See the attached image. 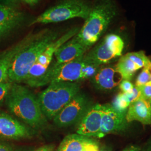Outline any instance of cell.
Segmentation results:
<instances>
[{"label": "cell", "mask_w": 151, "mask_h": 151, "mask_svg": "<svg viewBox=\"0 0 151 151\" xmlns=\"http://www.w3.org/2000/svg\"><path fill=\"white\" fill-rule=\"evenodd\" d=\"M78 82H54L39 96L38 100L45 116L53 119L55 115L80 92Z\"/></svg>", "instance_id": "5"}, {"label": "cell", "mask_w": 151, "mask_h": 151, "mask_svg": "<svg viewBox=\"0 0 151 151\" xmlns=\"http://www.w3.org/2000/svg\"><path fill=\"white\" fill-rule=\"evenodd\" d=\"M148 85H151V77H150V81L149 82H148V83H147Z\"/></svg>", "instance_id": "34"}, {"label": "cell", "mask_w": 151, "mask_h": 151, "mask_svg": "<svg viewBox=\"0 0 151 151\" xmlns=\"http://www.w3.org/2000/svg\"><path fill=\"white\" fill-rule=\"evenodd\" d=\"M91 9L84 0H62L35 18L30 25L57 23L73 18L86 20Z\"/></svg>", "instance_id": "6"}, {"label": "cell", "mask_w": 151, "mask_h": 151, "mask_svg": "<svg viewBox=\"0 0 151 151\" xmlns=\"http://www.w3.org/2000/svg\"><path fill=\"white\" fill-rule=\"evenodd\" d=\"M124 47V42L120 37L110 34L105 37L90 52L85 54V57L90 62L100 67L120 57Z\"/></svg>", "instance_id": "7"}, {"label": "cell", "mask_w": 151, "mask_h": 151, "mask_svg": "<svg viewBox=\"0 0 151 151\" xmlns=\"http://www.w3.org/2000/svg\"><path fill=\"white\" fill-rule=\"evenodd\" d=\"M88 48L81 43L76 36L63 44L54 54L58 65L68 63L86 54Z\"/></svg>", "instance_id": "15"}, {"label": "cell", "mask_w": 151, "mask_h": 151, "mask_svg": "<svg viewBox=\"0 0 151 151\" xmlns=\"http://www.w3.org/2000/svg\"><path fill=\"white\" fill-rule=\"evenodd\" d=\"M25 19L24 14L15 7L0 5V25L15 29Z\"/></svg>", "instance_id": "18"}, {"label": "cell", "mask_w": 151, "mask_h": 151, "mask_svg": "<svg viewBox=\"0 0 151 151\" xmlns=\"http://www.w3.org/2000/svg\"><path fill=\"white\" fill-rule=\"evenodd\" d=\"M30 151V150H17V151Z\"/></svg>", "instance_id": "35"}, {"label": "cell", "mask_w": 151, "mask_h": 151, "mask_svg": "<svg viewBox=\"0 0 151 151\" xmlns=\"http://www.w3.org/2000/svg\"><path fill=\"white\" fill-rule=\"evenodd\" d=\"M80 29L78 27H73L68 32H65L60 38L55 40L41 54L36 62L41 65H50L52 60L56 51L65 44L66 42L75 36L78 33Z\"/></svg>", "instance_id": "17"}, {"label": "cell", "mask_w": 151, "mask_h": 151, "mask_svg": "<svg viewBox=\"0 0 151 151\" xmlns=\"http://www.w3.org/2000/svg\"><path fill=\"white\" fill-rule=\"evenodd\" d=\"M141 98L139 88L135 87L130 92H120L111 104V106L116 111L121 113L127 114L128 109L132 103Z\"/></svg>", "instance_id": "19"}, {"label": "cell", "mask_w": 151, "mask_h": 151, "mask_svg": "<svg viewBox=\"0 0 151 151\" xmlns=\"http://www.w3.org/2000/svg\"><path fill=\"white\" fill-rule=\"evenodd\" d=\"M91 105L86 96L79 92L55 115L54 124L59 128H66L78 123Z\"/></svg>", "instance_id": "8"}, {"label": "cell", "mask_w": 151, "mask_h": 151, "mask_svg": "<svg viewBox=\"0 0 151 151\" xmlns=\"http://www.w3.org/2000/svg\"><path fill=\"white\" fill-rule=\"evenodd\" d=\"M116 14L111 0H101L92 7L82 27L76 35L81 43L90 49L108 29Z\"/></svg>", "instance_id": "4"}, {"label": "cell", "mask_w": 151, "mask_h": 151, "mask_svg": "<svg viewBox=\"0 0 151 151\" xmlns=\"http://www.w3.org/2000/svg\"><path fill=\"white\" fill-rule=\"evenodd\" d=\"M93 86L97 89L104 91H111L119 86L123 77L116 70L115 66H106L99 68L91 78Z\"/></svg>", "instance_id": "13"}, {"label": "cell", "mask_w": 151, "mask_h": 151, "mask_svg": "<svg viewBox=\"0 0 151 151\" xmlns=\"http://www.w3.org/2000/svg\"><path fill=\"white\" fill-rule=\"evenodd\" d=\"M22 1L29 5L34 6L38 4L39 0H22Z\"/></svg>", "instance_id": "32"}, {"label": "cell", "mask_w": 151, "mask_h": 151, "mask_svg": "<svg viewBox=\"0 0 151 151\" xmlns=\"http://www.w3.org/2000/svg\"><path fill=\"white\" fill-rule=\"evenodd\" d=\"M123 151H140V148L138 146H132L126 148Z\"/></svg>", "instance_id": "31"}, {"label": "cell", "mask_w": 151, "mask_h": 151, "mask_svg": "<svg viewBox=\"0 0 151 151\" xmlns=\"http://www.w3.org/2000/svg\"><path fill=\"white\" fill-rule=\"evenodd\" d=\"M37 35L29 34L19 43L0 53V83L8 80L9 70L15 56L26 47Z\"/></svg>", "instance_id": "14"}, {"label": "cell", "mask_w": 151, "mask_h": 151, "mask_svg": "<svg viewBox=\"0 0 151 151\" xmlns=\"http://www.w3.org/2000/svg\"><path fill=\"white\" fill-rule=\"evenodd\" d=\"M13 82L9 80L0 83V105L5 101L9 92L11 90Z\"/></svg>", "instance_id": "23"}, {"label": "cell", "mask_w": 151, "mask_h": 151, "mask_svg": "<svg viewBox=\"0 0 151 151\" xmlns=\"http://www.w3.org/2000/svg\"><path fill=\"white\" fill-rule=\"evenodd\" d=\"M151 62L144 51L130 52L121 56L115 68L123 80H131L137 70Z\"/></svg>", "instance_id": "10"}, {"label": "cell", "mask_w": 151, "mask_h": 151, "mask_svg": "<svg viewBox=\"0 0 151 151\" xmlns=\"http://www.w3.org/2000/svg\"><path fill=\"white\" fill-rule=\"evenodd\" d=\"M129 123L137 121L144 125L151 124V103L140 98L130 105L126 114Z\"/></svg>", "instance_id": "16"}, {"label": "cell", "mask_w": 151, "mask_h": 151, "mask_svg": "<svg viewBox=\"0 0 151 151\" xmlns=\"http://www.w3.org/2000/svg\"><path fill=\"white\" fill-rule=\"evenodd\" d=\"M54 150V146L52 145H45L39 147L38 149L34 151H53Z\"/></svg>", "instance_id": "30"}, {"label": "cell", "mask_w": 151, "mask_h": 151, "mask_svg": "<svg viewBox=\"0 0 151 151\" xmlns=\"http://www.w3.org/2000/svg\"><path fill=\"white\" fill-rule=\"evenodd\" d=\"M138 87L140 91L141 98L151 103V85L146 84Z\"/></svg>", "instance_id": "24"}, {"label": "cell", "mask_w": 151, "mask_h": 151, "mask_svg": "<svg viewBox=\"0 0 151 151\" xmlns=\"http://www.w3.org/2000/svg\"><path fill=\"white\" fill-rule=\"evenodd\" d=\"M32 135L30 128L9 114L0 113V139L17 140Z\"/></svg>", "instance_id": "12"}, {"label": "cell", "mask_w": 151, "mask_h": 151, "mask_svg": "<svg viewBox=\"0 0 151 151\" xmlns=\"http://www.w3.org/2000/svg\"><path fill=\"white\" fill-rule=\"evenodd\" d=\"M142 151H151V140L147 143Z\"/></svg>", "instance_id": "33"}, {"label": "cell", "mask_w": 151, "mask_h": 151, "mask_svg": "<svg viewBox=\"0 0 151 151\" xmlns=\"http://www.w3.org/2000/svg\"><path fill=\"white\" fill-rule=\"evenodd\" d=\"M58 37V32L48 30L38 33L37 37L15 56L9 70L8 80L13 83L23 82L31 67Z\"/></svg>", "instance_id": "2"}, {"label": "cell", "mask_w": 151, "mask_h": 151, "mask_svg": "<svg viewBox=\"0 0 151 151\" xmlns=\"http://www.w3.org/2000/svg\"><path fill=\"white\" fill-rule=\"evenodd\" d=\"M100 67L88 61L85 54L68 63L49 65L45 73L30 86L40 87L54 82L78 81L91 78Z\"/></svg>", "instance_id": "3"}, {"label": "cell", "mask_w": 151, "mask_h": 151, "mask_svg": "<svg viewBox=\"0 0 151 151\" xmlns=\"http://www.w3.org/2000/svg\"><path fill=\"white\" fill-rule=\"evenodd\" d=\"M102 114L103 105H92L78 122L77 134L88 138H99Z\"/></svg>", "instance_id": "11"}, {"label": "cell", "mask_w": 151, "mask_h": 151, "mask_svg": "<svg viewBox=\"0 0 151 151\" xmlns=\"http://www.w3.org/2000/svg\"><path fill=\"white\" fill-rule=\"evenodd\" d=\"M5 102L11 113L30 127L40 128L46 124L38 97L27 87L13 83Z\"/></svg>", "instance_id": "1"}, {"label": "cell", "mask_w": 151, "mask_h": 151, "mask_svg": "<svg viewBox=\"0 0 151 151\" xmlns=\"http://www.w3.org/2000/svg\"><path fill=\"white\" fill-rule=\"evenodd\" d=\"M5 5L11 6L12 7H15L18 5L21 2H22V0H1Z\"/></svg>", "instance_id": "29"}, {"label": "cell", "mask_w": 151, "mask_h": 151, "mask_svg": "<svg viewBox=\"0 0 151 151\" xmlns=\"http://www.w3.org/2000/svg\"><path fill=\"white\" fill-rule=\"evenodd\" d=\"M134 87L135 85L128 80H123L119 85V88L122 92H130Z\"/></svg>", "instance_id": "25"}, {"label": "cell", "mask_w": 151, "mask_h": 151, "mask_svg": "<svg viewBox=\"0 0 151 151\" xmlns=\"http://www.w3.org/2000/svg\"><path fill=\"white\" fill-rule=\"evenodd\" d=\"M128 123L126 114L116 111L111 104L103 105V114L99 138H102L109 134L118 133L127 129Z\"/></svg>", "instance_id": "9"}, {"label": "cell", "mask_w": 151, "mask_h": 151, "mask_svg": "<svg viewBox=\"0 0 151 151\" xmlns=\"http://www.w3.org/2000/svg\"><path fill=\"white\" fill-rule=\"evenodd\" d=\"M14 29L12 27L0 25V38L5 37L6 35L10 33Z\"/></svg>", "instance_id": "27"}, {"label": "cell", "mask_w": 151, "mask_h": 151, "mask_svg": "<svg viewBox=\"0 0 151 151\" xmlns=\"http://www.w3.org/2000/svg\"><path fill=\"white\" fill-rule=\"evenodd\" d=\"M49 65H45L35 62L29 70L23 82L30 86L32 83L37 81L45 73Z\"/></svg>", "instance_id": "21"}, {"label": "cell", "mask_w": 151, "mask_h": 151, "mask_svg": "<svg viewBox=\"0 0 151 151\" xmlns=\"http://www.w3.org/2000/svg\"><path fill=\"white\" fill-rule=\"evenodd\" d=\"M83 151H101L99 146L93 140L91 139L90 140L85 147Z\"/></svg>", "instance_id": "26"}, {"label": "cell", "mask_w": 151, "mask_h": 151, "mask_svg": "<svg viewBox=\"0 0 151 151\" xmlns=\"http://www.w3.org/2000/svg\"><path fill=\"white\" fill-rule=\"evenodd\" d=\"M91 139L78 134H69L61 142L57 151H83Z\"/></svg>", "instance_id": "20"}, {"label": "cell", "mask_w": 151, "mask_h": 151, "mask_svg": "<svg viewBox=\"0 0 151 151\" xmlns=\"http://www.w3.org/2000/svg\"><path fill=\"white\" fill-rule=\"evenodd\" d=\"M151 73V62L145 65L139 75L137 77L135 86L140 87L148 83L150 81Z\"/></svg>", "instance_id": "22"}, {"label": "cell", "mask_w": 151, "mask_h": 151, "mask_svg": "<svg viewBox=\"0 0 151 151\" xmlns=\"http://www.w3.org/2000/svg\"><path fill=\"white\" fill-rule=\"evenodd\" d=\"M12 146L9 143L0 140V151H14Z\"/></svg>", "instance_id": "28"}]
</instances>
